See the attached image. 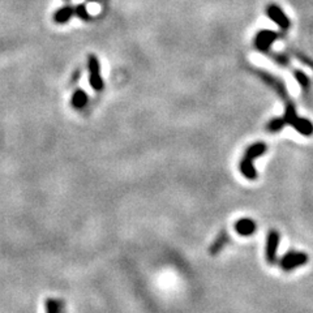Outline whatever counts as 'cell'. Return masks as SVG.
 <instances>
[{"mask_svg":"<svg viewBox=\"0 0 313 313\" xmlns=\"http://www.w3.org/2000/svg\"><path fill=\"white\" fill-rule=\"evenodd\" d=\"M86 102H88V96L82 90H77L76 93H75L73 98H72V104H73V107L76 108H82L85 104H86Z\"/></svg>","mask_w":313,"mask_h":313,"instance_id":"11","label":"cell"},{"mask_svg":"<svg viewBox=\"0 0 313 313\" xmlns=\"http://www.w3.org/2000/svg\"><path fill=\"white\" fill-rule=\"evenodd\" d=\"M285 125H286L285 118H275L269 123L268 130L270 131V132H278V131L282 130Z\"/></svg>","mask_w":313,"mask_h":313,"instance_id":"13","label":"cell"},{"mask_svg":"<svg viewBox=\"0 0 313 313\" xmlns=\"http://www.w3.org/2000/svg\"><path fill=\"white\" fill-rule=\"evenodd\" d=\"M275 38H278V34L274 33V31H270V30L260 31L256 37L257 48L261 51H265L266 52V51L269 50V47L271 46V43L274 42Z\"/></svg>","mask_w":313,"mask_h":313,"instance_id":"6","label":"cell"},{"mask_svg":"<svg viewBox=\"0 0 313 313\" xmlns=\"http://www.w3.org/2000/svg\"><path fill=\"white\" fill-rule=\"evenodd\" d=\"M89 79H90V85L91 88L96 89V90H101L103 88V81H102V77L99 75V63L98 59L96 57L91 55L89 58Z\"/></svg>","mask_w":313,"mask_h":313,"instance_id":"5","label":"cell"},{"mask_svg":"<svg viewBox=\"0 0 313 313\" xmlns=\"http://www.w3.org/2000/svg\"><path fill=\"white\" fill-rule=\"evenodd\" d=\"M226 243H227V235H226L225 232H222V234L215 239V242L213 243V246L210 247V253L212 254L218 253V252L223 248V246H225Z\"/></svg>","mask_w":313,"mask_h":313,"instance_id":"12","label":"cell"},{"mask_svg":"<svg viewBox=\"0 0 313 313\" xmlns=\"http://www.w3.org/2000/svg\"><path fill=\"white\" fill-rule=\"evenodd\" d=\"M75 12H76V14H79L81 19H89L88 13H86V8H85V6H79L77 8H75Z\"/></svg>","mask_w":313,"mask_h":313,"instance_id":"15","label":"cell"},{"mask_svg":"<svg viewBox=\"0 0 313 313\" xmlns=\"http://www.w3.org/2000/svg\"><path fill=\"white\" fill-rule=\"evenodd\" d=\"M75 13H76V12H75V8H72V7H65V8L59 9V11L55 13V21L59 24L67 23Z\"/></svg>","mask_w":313,"mask_h":313,"instance_id":"10","label":"cell"},{"mask_svg":"<svg viewBox=\"0 0 313 313\" xmlns=\"http://www.w3.org/2000/svg\"><path fill=\"white\" fill-rule=\"evenodd\" d=\"M46 313H65L64 303L59 299H47V302H46Z\"/></svg>","mask_w":313,"mask_h":313,"instance_id":"9","label":"cell"},{"mask_svg":"<svg viewBox=\"0 0 313 313\" xmlns=\"http://www.w3.org/2000/svg\"><path fill=\"white\" fill-rule=\"evenodd\" d=\"M295 77H297V80L299 81V84L302 85V88H308V84H309V79H308L307 76H305L303 72L297 71L295 72Z\"/></svg>","mask_w":313,"mask_h":313,"instance_id":"14","label":"cell"},{"mask_svg":"<svg viewBox=\"0 0 313 313\" xmlns=\"http://www.w3.org/2000/svg\"><path fill=\"white\" fill-rule=\"evenodd\" d=\"M235 230L242 236H249L256 232V222L249 218H242L235 223Z\"/></svg>","mask_w":313,"mask_h":313,"instance_id":"8","label":"cell"},{"mask_svg":"<svg viewBox=\"0 0 313 313\" xmlns=\"http://www.w3.org/2000/svg\"><path fill=\"white\" fill-rule=\"evenodd\" d=\"M265 152L266 145L264 142H257V144H253L247 149L246 154H244V157H243L242 162L239 164L240 172L244 175V178L248 179V180H254L256 179L257 172L253 166V162L257 157L263 155Z\"/></svg>","mask_w":313,"mask_h":313,"instance_id":"1","label":"cell"},{"mask_svg":"<svg viewBox=\"0 0 313 313\" xmlns=\"http://www.w3.org/2000/svg\"><path fill=\"white\" fill-rule=\"evenodd\" d=\"M308 261V256L303 252H288L281 260V268L286 271L293 270L299 266L305 265Z\"/></svg>","mask_w":313,"mask_h":313,"instance_id":"3","label":"cell"},{"mask_svg":"<svg viewBox=\"0 0 313 313\" xmlns=\"http://www.w3.org/2000/svg\"><path fill=\"white\" fill-rule=\"evenodd\" d=\"M278 246H280V234L275 230H271L266 239V260L269 264H275Z\"/></svg>","mask_w":313,"mask_h":313,"instance_id":"4","label":"cell"},{"mask_svg":"<svg viewBox=\"0 0 313 313\" xmlns=\"http://www.w3.org/2000/svg\"><path fill=\"white\" fill-rule=\"evenodd\" d=\"M283 118H285L286 120V124L293 127L298 132L302 133V135L310 136L313 133L312 123H310L309 120H307V119L299 118V116L297 115V111H295V107H293L292 103L286 104V111Z\"/></svg>","mask_w":313,"mask_h":313,"instance_id":"2","label":"cell"},{"mask_svg":"<svg viewBox=\"0 0 313 313\" xmlns=\"http://www.w3.org/2000/svg\"><path fill=\"white\" fill-rule=\"evenodd\" d=\"M268 16L270 17L271 20H273L277 25L281 26L282 29H288V26H290V21H288L287 16H286V14L281 11L280 7L274 6V4L269 6L268 7Z\"/></svg>","mask_w":313,"mask_h":313,"instance_id":"7","label":"cell"}]
</instances>
